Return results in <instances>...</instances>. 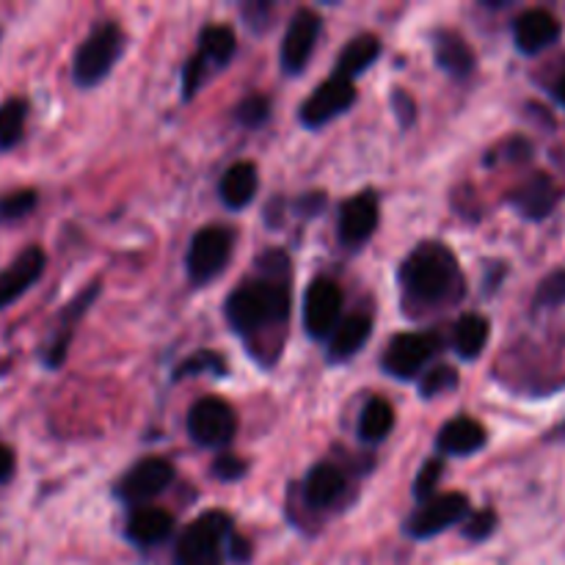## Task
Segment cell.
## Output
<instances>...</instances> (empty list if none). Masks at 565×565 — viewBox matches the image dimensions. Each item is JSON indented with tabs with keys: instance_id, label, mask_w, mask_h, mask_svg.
<instances>
[{
	"instance_id": "7c38bea8",
	"label": "cell",
	"mask_w": 565,
	"mask_h": 565,
	"mask_svg": "<svg viewBox=\"0 0 565 565\" xmlns=\"http://www.w3.org/2000/svg\"><path fill=\"white\" fill-rule=\"evenodd\" d=\"M320 36V17L315 11H296L287 25L285 42H281V70L287 75H298L309 64L315 53V44Z\"/></svg>"
},
{
	"instance_id": "74e56055",
	"label": "cell",
	"mask_w": 565,
	"mask_h": 565,
	"mask_svg": "<svg viewBox=\"0 0 565 565\" xmlns=\"http://www.w3.org/2000/svg\"><path fill=\"white\" fill-rule=\"evenodd\" d=\"M230 561L232 563L252 561V544H248V541L237 533H232V539H230Z\"/></svg>"
},
{
	"instance_id": "d6986e66",
	"label": "cell",
	"mask_w": 565,
	"mask_h": 565,
	"mask_svg": "<svg viewBox=\"0 0 565 565\" xmlns=\"http://www.w3.org/2000/svg\"><path fill=\"white\" fill-rule=\"evenodd\" d=\"M436 445L445 456H472L486 445V428L472 417H456L439 430Z\"/></svg>"
},
{
	"instance_id": "484cf974",
	"label": "cell",
	"mask_w": 565,
	"mask_h": 565,
	"mask_svg": "<svg viewBox=\"0 0 565 565\" xmlns=\"http://www.w3.org/2000/svg\"><path fill=\"white\" fill-rule=\"evenodd\" d=\"M392 425H395V412H392L390 403L384 397H373L359 417V436H362V441L375 445V441L390 436Z\"/></svg>"
},
{
	"instance_id": "d6a6232c",
	"label": "cell",
	"mask_w": 565,
	"mask_h": 565,
	"mask_svg": "<svg viewBox=\"0 0 565 565\" xmlns=\"http://www.w3.org/2000/svg\"><path fill=\"white\" fill-rule=\"evenodd\" d=\"M202 370H213V373H221V375H224V373H226V364H224V359L218 356V353H213V351H202V353H196V356H193L191 362L182 364L180 373H177V375L202 373Z\"/></svg>"
},
{
	"instance_id": "277c9868",
	"label": "cell",
	"mask_w": 565,
	"mask_h": 565,
	"mask_svg": "<svg viewBox=\"0 0 565 565\" xmlns=\"http://www.w3.org/2000/svg\"><path fill=\"white\" fill-rule=\"evenodd\" d=\"M121 50H125V33L116 22H99L83 44L77 47L75 61H72V77L81 88L97 86L99 81L108 77L114 64L119 61Z\"/></svg>"
},
{
	"instance_id": "4fadbf2b",
	"label": "cell",
	"mask_w": 565,
	"mask_h": 565,
	"mask_svg": "<svg viewBox=\"0 0 565 565\" xmlns=\"http://www.w3.org/2000/svg\"><path fill=\"white\" fill-rule=\"evenodd\" d=\"M44 263H47V257H44L42 248L28 246L25 252L17 254L9 268L0 270V309L14 303L17 298H22L36 285L39 276L44 274Z\"/></svg>"
},
{
	"instance_id": "30bf717a",
	"label": "cell",
	"mask_w": 565,
	"mask_h": 565,
	"mask_svg": "<svg viewBox=\"0 0 565 565\" xmlns=\"http://www.w3.org/2000/svg\"><path fill=\"white\" fill-rule=\"evenodd\" d=\"M469 516V500L463 494H441L423 502L419 511H414L406 522V533L412 539H434L445 533L447 527L458 524Z\"/></svg>"
},
{
	"instance_id": "e575fe53",
	"label": "cell",
	"mask_w": 565,
	"mask_h": 565,
	"mask_svg": "<svg viewBox=\"0 0 565 565\" xmlns=\"http://www.w3.org/2000/svg\"><path fill=\"white\" fill-rule=\"evenodd\" d=\"M557 301H565V270L550 276L539 290V303H557Z\"/></svg>"
},
{
	"instance_id": "d590c367",
	"label": "cell",
	"mask_w": 565,
	"mask_h": 565,
	"mask_svg": "<svg viewBox=\"0 0 565 565\" xmlns=\"http://www.w3.org/2000/svg\"><path fill=\"white\" fill-rule=\"evenodd\" d=\"M213 472L218 475L221 480H241L243 475H246V461H241V458L235 456H221L218 461H215Z\"/></svg>"
},
{
	"instance_id": "60d3db41",
	"label": "cell",
	"mask_w": 565,
	"mask_h": 565,
	"mask_svg": "<svg viewBox=\"0 0 565 565\" xmlns=\"http://www.w3.org/2000/svg\"><path fill=\"white\" fill-rule=\"evenodd\" d=\"M315 207H320V204H323V196H315ZM309 207V202H301V210H307Z\"/></svg>"
},
{
	"instance_id": "7402d4cb",
	"label": "cell",
	"mask_w": 565,
	"mask_h": 565,
	"mask_svg": "<svg viewBox=\"0 0 565 565\" xmlns=\"http://www.w3.org/2000/svg\"><path fill=\"white\" fill-rule=\"evenodd\" d=\"M436 64L452 77H467L475 70V53L458 33L439 31L434 36Z\"/></svg>"
},
{
	"instance_id": "e0dca14e",
	"label": "cell",
	"mask_w": 565,
	"mask_h": 565,
	"mask_svg": "<svg viewBox=\"0 0 565 565\" xmlns=\"http://www.w3.org/2000/svg\"><path fill=\"white\" fill-rule=\"evenodd\" d=\"M171 530H174V519H171L169 511L141 505L130 513L125 533L136 546H158L169 539Z\"/></svg>"
},
{
	"instance_id": "7a4b0ae2",
	"label": "cell",
	"mask_w": 565,
	"mask_h": 565,
	"mask_svg": "<svg viewBox=\"0 0 565 565\" xmlns=\"http://www.w3.org/2000/svg\"><path fill=\"white\" fill-rule=\"evenodd\" d=\"M290 315V287L285 274H263V279L237 287L226 298V320L243 337L279 329Z\"/></svg>"
},
{
	"instance_id": "ac0fdd59",
	"label": "cell",
	"mask_w": 565,
	"mask_h": 565,
	"mask_svg": "<svg viewBox=\"0 0 565 565\" xmlns=\"http://www.w3.org/2000/svg\"><path fill=\"white\" fill-rule=\"evenodd\" d=\"M557 199H561V191H557L555 180L546 174H535L533 180H527L516 193H513L511 202L522 215L541 221L555 210Z\"/></svg>"
},
{
	"instance_id": "8992f818",
	"label": "cell",
	"mask_w": 565,
	"mask_h": 565,
	"mask_svg": "<svg viewBox=\"0 0 565 565\" xmlns=\"http://www.w3.org/2000/svg\"><path fill=\"white\" fill-rule=\"evenodd\" d=\"M232 243L235 237L224 226H204L193 235L191 248H188V276L193 285H207L226 268Z\"/></svg>"
},
{
	"instance_id": "603a6c76",
	"label": "cell",
	"mask_w": 565,
	"mask_h": 565,
	"mask_svg": "<svg viewBox=\"0 0 565 565\" xmlns=\"http://www.w3.org/2000/svg\"><path fill=\"white\" fill-rule=\"evenodd\" d=\"M237 53V36L230 25H207L199 39V58L204 61L207 70L213 66H224L235 58Z\"/></svg>"
},
{
	"instance_id": "6da1fadb",
	"label": "cell",
	"mask_w": 565,
	"mask_h": 565,
	"mask_svg": "<svg viewBox=\"0 0 565 565\" xmlns=\"http://www.w3.org/2000/svg\"><path fill=\"white\" fill-rule=\"evenodd\" d=\"M401 287L408 312L425 315L463 296V276L445 243H423L403 263Z\"/></svg>"
},
{
	"instance_id": "836d02e7",
	"label": "cell",
	"mask_w": 565,
	"mask_h": 565,
	"mask_svg": "<svg viewBox=\"0 0 565 565\" xmlns=\"http://www.w3.org/2000/svg\"><path fill=\"white\" fill-rule=\"evenodd\" d=\"M207 66H204V61L199 58V55H193L191 61L185 64V72H182V88H185V99H191L193 94L202 88L204 77H207Z\"/></svg>"
},
{
	"instance_id": "3957f363",
	"label": "cell",
	"mask_w": 565,
	"mask_h": 565,
	"mask_svg": "<svg viewBox=\"0 0 565 565\" xmlns=\"http://www.w3.org/2000/svg\"><path fill=\"white\" fill-rule=\"evenodd\" d=\"M232 522L226 513H204L177 541V565H224L230 557Z\"/></svg>"
},
{
	"instance_id": "83f0119b",
	"label": "cell",
	"mask_w": 565,
	"mask_h": 565,
	"mask_svg": "<svg viewBox=\"0 0 565 565\" xmlns=\"http://www.w3.org/2000/svg\"><path fill=\"white\" fill-rule=\"evenodd\" d=\"M39 202V193L33 188H22V191H11L0 196V224H11V221L25 218L33 213Z\"/></svg>"
},
{
	"instance_id": "f546056e",
	"label": "cell",
	"mask_w": 565,
	"mask_h": 565,
	"mask_svg": "<svg viewBox=\"0 0 565 565\" xmlns=\"http://www.w3.org/2000/svg\"><path fill=\"white\" fill-rule=\"evenodd\" d=\"M441 475H445V463H441L439 458H434V461L425 463L423 472H419L417 480H414V497H417V500H423V502L434 500V497H436L434 491H436V486H439Z\"/></svg>"
},
{
	"instance_id": "9a60e30c",
	"label": "cell",
	"mask_w": 565,
	"mask_h": 565,
	"mask_svg": "<svg viewBox=\"0 0 565 565\" xmlns=\"http://www.w3.org/2000/svg\"><path fill=\"white\" fill-rule=\"evenodd\" d=\"M379 226V196L359 193L348 199L340 210V241L345 246H362Z\"/></svg>"
},
{
	"instance_id": "8d00e7d4",
	"label": "cell",
	"mask_w": 565,
	"mask_h": 565,
	"mask_svg": "<svg viewBox=\"0 0 565 565\" xmlns=\"http://www.w3.org/2000/svg\"><path fill=\"white\" fill-rule=\"evenodd\" d=\"M392 103H395V110L397 116H401L403 125H412L414 116H417V105H414V99L408 97L406 92H395V97H392Z\"/></svg>"
},
{
	"instance_id": "ffe728a7",
	"label": "cell",
	"mask_w": 565,
	"mask_h": 565,
	"mask_svg": "<svg viewBox=\"0 0 565 565\" xmlns=\"http://www.w3.org/2000/svg\"><path fill=\"white\" fill-rule=\"evenodd\" d=\"M257 166L248 163V160H241V163L226 169V174L221 177V199H224L226 207L232 210H241L246 207V204H252V199L257 196Z\"/></svg>"
},
{
	"instance_id": "8fae6325",
	"label": "cell",
	"mask_w": 565,
	"mask_h": 565,
	"mask_svg": "<svg viewBox=\"0 0 565 565\" xmlns=\"http://www.w3.org/2000/svg\"><path fill=\"white\" fill-rule=\"evenodd\" d=\"M353 103H356L353 81L334 75L331 81L320 83V86L315 88L312 97L301 105V121L307 127H315V130H318V127L329 125L331 119L345 114Z\"/></svg>"
},
{
	"instance_id": "d4e9b609",
	"label": "cell",
	"mask_w": 565,
	"mask_h": 565,
	"mask_svg": "<svg viewBox=\"0 0 565 565\" xmlns=\"http://www.w3.org/2000/svg\"><path fill=\"white\" fill-rule=\"evenodd\" d=\"M489 320L480 318V315H467V318L458 320L456 329H452V348H456L458 356L472 362V359H478L480 353H483V348L489 345Z\"/></svg>"
},
{
	"instance_id": "ab89813d",
	"label": "cell",
	"mask_w": 565,
	"mask_h": 565,
	"mask_svg": "<svg viewBox=\"0 0 565 565\" xmlns=\"http://www.w3.org/2000/svg\"><path fill=\"white\" fill-rule=\"evenodd\" d=\"M555 97L561 99V105H565V75L561 77V81H557V86H555Z\"/></svg>"
},
{
	"instance_id": "5bb4252c",
	"label": "cell",
	"mask_w": 565,
	"mask_h": 565,
	"mask_svg": "<svg viewBox=\"0 0 565 565\" xmlns=\"http://www.w3.org/2000/svg\"><path fill=\"white\" fill-rule=\"evenodd\" d=\"M557 39H561V22L546 9H530L519 14L516 22H513V42L527 55L552 47Z\"/></svg>"
},
{
	"instance_id": "1f68e13d",
	"label": "cell",
	"mask_w": 565,
	"mask_h": 565,
	"mask_svg": "<svg viewBox=\"0 0 565 565\" xmlns=\"http://www.w3.org/2000/svg\"><path fill=\"white\" fill-rule=\"evenodd\" d=\"M494 524H497L494 511H480L467 519V524H463V535L472 541H486L491 533H494Z\"/></svg>"
},
{
	"instance_id": "f35d334b",
	"label": "cell",
	"mask_w": 565,
	"mask_h": 565,
	"mask_svg": "<svg viewBox=\"0 0 565 565\" xmlns=\"http://www.w3.org/2000/svg\"><path fill=\"white\" fill-rule=\"evenodd\" d=\"M11 475H14V452L0 445V483L11 480Z\"/></svg>"
},
{
	"instance_id": "cb8c5ba5",
	"label": "cell",
	"mask_w": 565,
	"mask_h": 565,
	"mask_svg": "<svg viewBox=\"0 0 565 565\" xmlns=\"http://www.w3.org/2000/svg\"><path fill=\"white\" fill-rule=\"evenodd\" d=\"M381 55V42L379 36H356L353 42H348V47L342 50L340 61H337V75L353 81L362 72H367V66H373Z\"/></svg>"
},
{
	"instance_id": "4dcf8cb0",
	"label": "cell",
	"mask_w": 565,
	"mask_h": 565,
	"mask_svg": "<svg viewBox=\"0 0 565 565\" xmlns=\"http://www.w3.org/2000/svg\"><path fill=\"white\" fill-rule=\"evenodd\" d=\"M270 114V99L263 97V94H254V97L243 99L237 105V119L243 121L246 127H259L263 121H268Z\"/></svg>"
},
{
	"instance_id": "52a82bcc",
	"label": "cell",
	"mask_w": 565,
	"mask_h": 565,
	"mask_svg": "<svg viewBox=\"0 0 565 565\" xmlns=\"http://www.w3.org/2000/svg\"><path fill=\"white\" fill-rule=\"evenodd\" d=\"M237 417L221 397H202L188 412V434L199 447H224L235 439Z\"/></svg>"
},
{
	"instance_id": "f1b7e54d",
	"label": "cell",
	"mask_w": 565,
	"mask_h": 565,
	"mask_svg": "<svg viewBox=\"0 0 565 565\" xmlns=\"http://www.w3.org/2000/svg\"><path fill=\"white\" fill-rule=\"evenodd\" d=\"M458 386V373L452 367H436L430 370L428 375H423V384H419V392L423 397H439L445 392H452Z\"/></svg>"
},
{
	"instance_id": "4316f807",
	"label": "cell",
	"mask_w": 565,
	"mask_h": 565,
	"mask_svg": "<svg viewBox=\"0 0 565 565\" xmlns=\"http://www.w3.org/2000/svg\"><path fill=\"white\" fill-rule=\"evenodd\" d=\"M28 119V103L22 97H9L0 103V152H9L22 141Z\"/></svg>"
},
{
	"instance_id": "ba28073f",
	"label": "cell",
	"mask_w": 565,
	"mask_h": 565,
	"mask_svg": "<svg viewBox=\"0 0 565 565\" xmlns=\"http://www.w3.org/2000/svg\"><path fill=\"white\" fill-rule=\"evenodd\" d=\"M342 290L331 279H315L303 298V329L312 340H331L340 326Z\"/></svg>"
},
{
	"instance_id": "9c48e42d",
	"label": "cell",
	"mask_w": 565,
	"mask_h": 565,
	"mask_svg": "<svg viewBox=\"0 0 565 565\" xmlns=\"http://www.w3.org/2000/svg\"><path fill=\"white\" fill-rule=\"evenodd\" d=\"M171 480H174V467L166 458H143L119 480L116 497L127 505H147L169 489Z\"/></svg>"
},
{
	"instance_id": "44dd1931",
	"label": "cell",
	"mask_w": 565,
	"mask_h": 565,
	"mask_svg": "<svg viewBox=\"0 0 565 565\" xmlns=\"http://www.w3.org/2000/svg\"><path fill=\"white\" fill-rule=\"evenodd\" d=\"M370 331H373V320L367 315H351L348 320H342L329 340L331 362H345V359L356 356L364 342L370 340Z\"/></svg>"
},
{
	"instance_id": "2e32d148",
	"label": "cell",
	"mask_w": 565,
	"mask_h": 565,
	"mask_svg": "<svg viewBox=\"0 0 565 565\" xmlns=\"http://www.w3.org/2000/svg\"><path fill=\"white\" fill-rule=\"evenodd\" d=\"M348 480L342 475V469H337L334 463H318L312 472L303 480V502L315 511H326V508H334L337 502L345 497Z\"/></svg>"
},
{
	"instance_id": "5b68a950",
	"label": "cell",
	"mask_w": 565,
	"mask_h": 565,
	"mask_svg": "<svg viewBox=\"0 0 565 565\" xmlns=\"http://www.w3.org/2000/svg\"><path fill=\"white\" fill-rule=\"evenodd\" d=\"M439 337L430 334V331H408V334H397L395 340H390L381 364L395 379H417L428 367L430 359L439 353Z\"/></svg>"
}]
</instances>
